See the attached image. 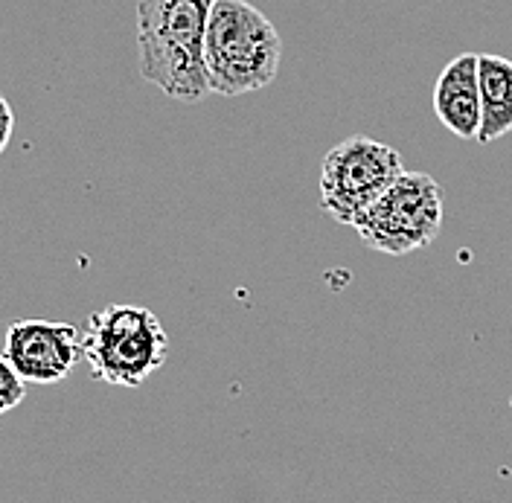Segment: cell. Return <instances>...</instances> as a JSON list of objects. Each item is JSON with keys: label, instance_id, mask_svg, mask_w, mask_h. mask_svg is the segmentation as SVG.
<instances>
[{"label": "cell", "instance_id": "obj_4", "mask_svg": "<svg viewBox=\"0 0 512 503\" xmlns=\"http://www.w3.org/2000/svg\"><path fill=\"white\" fill-rule=\"evenodd\" d=\"M352 227L364 245L387 256L422 251L443 230V189L425 172H402Z\"/></svg>", "mask_w": 512, "mask_h": 503}, {"label": "cell", "instance_id": "obj_10", "mask_svg": "<svg viewBox=\"0 0 512 503\" xmlns=\"http://www.w3.org/2000/svg\"><path fill=\"white\" fill-rule=\"evenodd\" d=\"M12 131H15V111H12L9 99L0 94V155L6 152V146L12 140Z\"/></svg>", "mask_w": 512, "mask_h": 503}, {"label": "cell", "instance_id": "obj_9", "mask_svg": "<svg viewBox=\"0 0 512 503\" xmlns=\"http://www.w3.org/2000/svg\"><path fill=\"white\" fill-rule=\"evenodd\" d=\"M24 384L27 381L15 373V367L9 364V358L0 352V416L9 413V410H15L24 402V396H27V387Z\"/></svg>", "mask_w": 512, "mask_h": 503}, {"label": "cell", "instance_id": "obj_6", "mask_svg": "<svg viewBox=\"0 0 512 503\" xmlns=\"http://www.w3.org/2000/svg\"><path fill=\"white\" fill-rule=\"evenodd\" d=\"M3 355L30 384H59L82 358V335L73 323L15 320L6 329Z\"/></svg>", "mask_w": 512, "mask_h": 503}, {"label": "cell", "instance_id": "obj_8", "mask_svg": "<svg viewBox=\"0 0 512 503\" xmlns=\"http://www.w3.org/2000/svg\"><path fill=\"white\" fill-rule=\"evenodd\" d=\"M480 67V131L478 143L501 140L512 131V62L504 56H478Z\"/></svg>", "mask_w": 512, "mask_h": 503}, {"label": "cell", "instance_id": "obj_5", "mask_svg": "<svg viewBox=\"0 0 512 503\" xmlns=\"http://www.w3.org/2000/svg\"><path fill=\"white\" fill-rule=\"evenodd\" d=\"M402 172V155L393 146L364 134L347 137L323 158L320 204L335 221L355 224Z\"/></svg>", "mask_w": 512, "mask_h": 503}, {"label": "cell", "instance_id": "obj_3", "mask_svg": "<svg viewBox=\"0 0 512 503\" xmlns=\"http://www.w3.org/2000/svg\"><path fill=\"white\" fill-rule=\"evenodd\" d=\"M169 355V335L155 312L114 303L88 317L82 358L91 376L114 387H140L158 373Z\"/></svg>", "mask_w": 512, "mask_h": 503}, {"label": "cell", "instance_id": "obj_1", "mask_svg": "<svg viewBox=\"0 0 512 503\" xmlns=\"http://www.w3.org/2000/svg\"><path fill=\"white\" fill-rule=\"evenodd\" d=\"M216 0H140V76L172 99L201 102L213 94L204 64V38Z\"/></svg>", "mask_w": 512, "mask_h": 503}, {"label": "cell", "instance_id": "obj_7", "mask_svg": "<svg viewBox=\"0 0 512 503\" xmlns=\"http://www.w3.org/2000/svg\"><path fill=\"white\" fill-rule=\"evenodd\" d=\"M434 111L440 123L460 140H478L480 67L478 53H460L443 67L434 85Z\"/></svg>", "mask_w": 512, "mask_h": 503}, {"label": "cell", "instance_id": "obj_2", "mask_svg": "<svg viewBox=\"0 0 512 503\" xmlns=\"http://www.w3.org/2000/svg\"><path fill=\"white\" fill-rule=\"evenodd\" d=\"M283 41L274 24L248 0H216L204 38L210 88L222 96L262 91L274 82Z\"/></svg>", "mask_w": 512, "mask_h": 503}]
</instances>
